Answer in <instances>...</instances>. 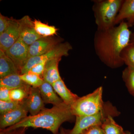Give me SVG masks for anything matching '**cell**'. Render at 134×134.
Segmentation results:
<instances>
[{
    "label": "cell",
    "instance_id": "22",
    "mask_svg": "<svg viewBox=\"0 0 134 134\" xmlns=\"http://www.w3.org/2000/svg\"><path fill=\"white\" fill-rule=\"evenodd\" d=\"M122 78L130 93L134 96V69L126 68L122 72Z\"/></svg>",
    "mask_w": 134,
    "mask_h": 134
},
{
    "label": "cell",
    "instance_id": "8",
    "mask_svg": "<svg viewBox=\"0 0 134 134\" xmlns=\"http://www.w3.org/2000/svg\"><path fill=\"white\" fill-rule=\"evenodd\" d=\"M21 32L20 21L12 18L5 31L0 35V50L7 51L19 38Z\"/></svg>",
    "mask_w": 134,
    "mask_h": 134
},
{
    "label": "cell",
    "instance_id": "30",
    "mask_svg": "<svg viewBox=\"0 0 134 134\" xmlns=\"http://www.w3.org/2000/svg\"><path fill=\"white\" fill-rule=\"evenodd\" d=\"M26 128H20L9 130L5 129H1L0 134H25Z\"/></svg>",
    "mask_w": 134,
    "mask_h": 134
},
{
    "label": "cell",
    "instance_id": "31",
    "mask_svg": "<svg viewBox=\"0 0 134 134\" xmlns=\"http://www.w3.org/2000/svg\"><path fill=\"white\" fill-rule=\"evenodd\" d=\"M132 44H134V26L133 30L131 34V37H130V43Z\"/></svg>",
    "mask_w": 134,
    "mask_h": 134
},
{
    "label": "cell",
    "instance_id": "1",
    "mask_svg": "<svg viewBox=\"0 0 134 134\" xmlns=\"http://www.w3.org/2000/svg\"><path fill=\"white\" fill-rule=\"evenodd\" d=\"M126 22L105 30H97L93 39L94 50L97 56L104 65L117 69L124 65L121 55L130 43L132 31Z\"/></svg>",
    "mask_w": 134,
    "mask_h": 134
},
{
    "label": "cell",
    "instance_id": "7",
    "mask_svg": "<svg viewBox=\"0 0 134 134\" xmlns=\"http://www.w3.org/2000/svg\"><path fill=\"white\" fill-rule=\"evenodd\" d=\"M29 46L19 38L11 47L4 52L14 62L20 72L29 59Z\"/></svg>",
    "mask_w": 134,
    "mask_h": 134
},
{
    "label": "cell",
    "instance_id": "5",
    "mask_svg": "<svg viewBox=\"0 0 134 134\" xmlns=\"http://www.w3.org/2000/svg\"><path fill=\"white\" fill-rule=\"evenodd\" d=\"M119 112L110 103H105L104 108L99 113L93 115L85 116H76L75 123L73 129L68 134H80L85 130L94 126H101L109 115L114 117Z\"/></svg>",
    "mask_w": 134,
    "mask_h": 134
},
{
    "label": "cell",
    "instance_id": "9",
    "mask_svg": "<svg viewBox=\"0 0 134 134\" xmlns=\"http://www.w3.org/2000/svg\"><path fill=\"white\" fill-rule=\"evenodd\" d=\"M25 99L23 101L19 107L9 112L1 115V129H4L7 127L12 126L27 117L29 111Z\"/></svg>",
    "mask_w": 134,
    "mask_h": 134
},
{
    "label": "cell",
    "instance_id": "29",
    "mask_svg": "<svg viewBox=\"0 0 134 134\" xmlns=\"http://www.w3.org/2000/svg\"><path fill=\"white\" fill-rule=\"evenodd\" d=\"M10 18L3 15L0 14V35L2 34L9 24Z\"/></svg>",
    "mask_w": 134,
    "mask_h": 134
},
{
    "label": "cell",
    "instance_id": "20",
    "mask_svg": "<svg viewBox=\"0 0 134 134\" xmlns=\"http://www.w3.org/2000/svg\"><path fill=\"white\" fill-rule=\"evenodd\" d=\"M34 24L36 32L42 37L52 36L56 34L58 30L55 26H50L37 20H35Z\"/></svg>",
    "mask_w": 134,
    "mask_h": 134
},
{
    "label": "cell",
    "instance_id": "28",
    "mask_svg": "<svg viewBox=\"0 0 134 134\" xmlns=\"http://www.w3.org/2000/svg\"><path fill=\"white\" fill-rule=\"evenodd\" d=\"M10 90L6 88H0V100L7 102L12 101L10 96Z\"/></svg>",
    "mask_w": 134,
    "mask_h": 134
},
{
    "label": "cell",
    "instance_id": "25",
    "mask_svg": "<svg viewBox=\"0 0 134 134\" xmlns=\"http://www.w3.org/2000/svg\"><path fill=\"white\" fill-rule=\"evenodd\" d=\"M21 102L11 101L7 102L0 100V113L1 115H3L14 110L21 104Z\"/></svg>",
    "mask_w": 134,
    "mask_h": 134
},
{
    "label": "cell",
    "instance_id": "27",
    "mask_svg": "<svg viewBox=\"0 0 134 134\" xmlns=\"http://www.w3.org/2000/svg\"><path fill=\"white\" fill-rule=\"evenodd\" d=\"M80 134H104L101 126H94L85 130Z\"/></svg>",
    "mask_w": 134,
    "mask_h": 134
},
{
    "label": "cell",
    "instance_id": "26",
    "mask_svg": "<svg viewBox=\"0 0 134 134\" xmlns=\"http://www.w3.org/2000/svg\"><path fill=\"white\" fill-rule=\"evenodd\" d=\"M46 63L42 62L37 64L32 67L28 72L36 74L40 76H42L44 70Z\"/></svg>",
    "mask_w": 134,
    "mask_h": 134
},
{
    "label": "cell",
    "instance_id": "33",
    "mask_svg": "<svg viewBox=\"0 0 134 134\" xmlns=\"http://www.w3.org/2000/svg\"><path fill=\"white\" fill-rule=\"evenodd\" d=\"M133 26H134V24H133Z\"/></svg>",
    "mask_w": 134,
    "mask_h": 134
},
{
    "label": "cell",
    "instance_id": "34",
    "mask_svg": "<svg viewBox=\"0 0 134 134\" xmlns=\"http://www.w3.org/2000/svg\"><path fill=\"white\" fill-rule=\"evenodd\" d=\"M126 134H127V133H126Z\"/></svg>",
    "mask_w": 134,
    "mask_h": 134
},
{
    "label": "cell",
    "instance_id": "21",
    "mask_svg": "<svg viewBox=\"0 0 134 134\" xmlns=\"http://www.w3.org/2000/svg\"><path fill=\"white\" fill-rule=\"evenodd\" d=\"M121 57L127 67L134 69V44L130 43L122 50Z\"/></svg>",
    "mask_w": 134,
    "mask_h": 134
},
{
    "label": "cell",
    "instance_id": "10",
    "mask_svg": "<svg viewBox=\"0 0 134 134\" xmlns=\"http://www.w3.org/2000/svg\"><path fill=\"white\" fill-rule=\"evenodd\" d=\"M61 40L50 37H42L29 46V58L48 52L60 43Z\"/></svg>",
    "mask_w": 134,
    "mask_h": 134
},
{
    "label": "cell",
    "instance_id": "18",
    "mask_svg": "<svg viewBox=\"0 0 134 134\" xmlns=\"http://www.w3.org/2000/svg\"><path fill=\"white\" fill-rule=\"evenodd\" d=\"M28 85L22 81L19 74L10 75L0 79V88H6L10 90L23 88Z\"/></svg>",
    "mask_w": 134,
    "mask_h": 134
},
{
    "label": "cell",
    "instance_id": "13",
    "mask_svg": "<svg viewBox=\"0 0 134 134\" xmlns=\"http://www.w3.org/2000/svg\"><path fill=\"white\" fill-rule=\"evenodd\" d=\"M126 21L129 27L134 24V0L123 1L115 22V25Z\"/></svg>",
    "mask_w": 134,
    "mask_h": 134
},
{
    "label": "cell",
    "instance_id": "24",
    "mask_svg": "<svg viewBox=\"0 0 134 134\" xmlns=\"http://www.w3.org/2000/svg\"><path fill=\"white\" fill-rule=\"evenodd\" d=\"M31 86L28 85L23 88L11 90L10 91V99L12 101L21 102L26 99L29 96Z\"/></svg>",
    "mask_w": 134,
    "mask_h": 134
},
{
    "label": "cell",
    "instance_id": "4",
    "mask_svg": "<svg viewBox=\"0 0 134 134\" xmlns=\"http://www.w3.org/2000/svg\"><path fill=\"white\" fill-rule=\"evenodd\" d=\"M103 88L100 86L92 93L79 97L71 106L73 114L76 116L93 115L99 113L104 108Z\"/></svg>",
    "mask_w": 134,
    "mask_h": 134
},
{
    "label": "cell",
    "instance_id": "6",
    "mask_svg": "<svg viewBox=\"0 0 134 134\" xmlns=\"http://www.w3.org/2000/svg\"><path fill=\"white\" fill-rule=\"evenodd\" d=\"M72 46L68 42L60 43L52 50L43 55L29 58L25 65L22 68L20 75L26 74L35 65L42 62L54 59L69 55V52L72 50Z\"/></svg>",
    "mask_w": 134,
    "mask_h": 134
},
{
    "label": "cell",
    "instance_id": "11",
    "mask_svg": "<svg viewBox=\"0 0 134 134\" xmlns=\"http://www.w3.org/2000/svg\"><path fill=\"white\" fill-rule=\"evenodd\" d=\"M21 24L20 38L27 45L30 46L42 37L36 32L34 21L30 17L25 16L19 19Z\"/></svg>",
    "mask_w": 134,
    "mask_h": 134
},
{
    "label": "cell",
    "instance_id": "3",
    "mask_svg": "<svg viewBox=\"0 0 134 134\" xmlns=\"http://www.w3.org/2000/svg\"><path fill=\"white\" fill-rule=\"evenodd\" d=\"M123 0H95L92 9L98 30H105L116 26L115 19Z\"/></svg>",
    "mask_w": 134,
    "mask_h": 134
},
{
    "label": "cell",
    "instance_id": "19",
    "mask_svg": "<svg viewBox=\"0 0 134 134\" xmlns=\"http://www.w3.org/2000/svg\"><path fill=\"white\" fill-rule=\"evenodd\" d=\"M101 127L104 134H126L122 127L117 124L111 115L106 119Z\"/></svg>",
    "mask_w": 134,
    "mask_h": 134
},
{
    "label": "cell",
    "instance_id": "15",
    "mask_svg": "<svg viewBox=\"0 0 134 134\" xmlns=\"http://www.w3.org/2000/svg\"><path fill=\"white\" fill-rule=\"evenodd\" d=\"M52 85L54 90L63 102L68 105H72L79 97L76 94L72 93L67 88L62 79L54 83Z\"/></svg>",
    "mask_w": 134,
    "mask_h": 134
},
{
    "label": "cell",
    "instance_id": "32",
    "mask_svg": "<svg viewBox=\"0 0 134 134\" xmlns=\"http://www.w3.org/2000/svg\"><path fill=\"white\" fill-rule=\"evenodd\" d=\"M59 134H67V132H66V131L63 129H61L60 131V132Z\"/></svg>",
    "mask_w": 134,
    "mask_h": 134
},
{
    "label": "cell",
    "instance_id": "17",
    "mask_svg": "<svg viewBox=\"0 0 134 134\" xmlns=\"http://www.w3.org/2000/svg\"><path fill=\"white\" fill-rule=\"evenodd\" d=\"M14 74L20 75V72L12 60L0 50V78Z\"/></svg>",
    "mask_w": 134,
    "mask_h": 134
},
{
    "label": "cell",
    "instance_id": "16",
    "mask_svg": "<svg viewBox=\"0 0 134 134\" xmlns=\"http://www.w3.org/2000/svg\"><path fill=\"white\" fill-rule=\"evenodd\" d=\"M39 88L44 103L56 105L63 102L62 99L58 96L52 85L49 83L44 80L43 83Z\"/></svg>",
    "mask_w": 134,
    "mask_h": 134
},
{
    "label": "cell",
    "instance_id": "2",
    "mask_svg": "<svg viewBox=\"0 0 134 134\" xmlns=\"http://www.w3.org/2000/svg\"><path fill=\"white\" fill-rule=\"evenodd\" d=\"M74 115L71 106L63 102L52 108L44 109L37 115H29L20 122L6 129L10 130L20 128L32 127L44 129L53 134H59V130L63 122L70 121Z\"/></svg>",
    "mask_w": 134,
    "mask_h": 134
},
{
    "label": "cell",
    "instance_id": "14",
    "mask_svg": "<svg viewBox=\"0 0 134 134\" xmlns=\"http://www.w3.org/2000/svg\"><path fill=\"white\" fill-rule=\"evenodd\" d=\"M61 59V58H54L46 62L42 75L44 81L52 85L62 79L58 69L59 63Z\"/></svg>",
    "mask_w": 134,
    "mask_h": 134
},
{
    "label": "cell",
    "instance_id": "23",
    "mask_svg": "<svg viewBox=\"0 0 134 134\" xmlns=\"http://www.w3.org/2000/svg\"><path fill=\"white\" fill-rule=\"evenodd\" d=\"M20 77L23 81L31 87L39 88L43 83L44 80L38 75L28 72L20 75Z\"/></svg>",
    "mask_w": 134,
    "mask_h": 134
},
{
    "label": "cell",
    "instance_id": "12",
    "mask_svg": "<svg viewBox=\"0 0 134 134\" xmlns=\"http://www.w3.org/2000/svg\"><path fill=\"white\" fill-rule=\"evenodd\" d=\"M25 100L28 111L32 116L37 115L45 108L39 88L31 87Z\"/></svg>",
    "mask_w": 134,
    "mask_h": 134
}]
</instances>
